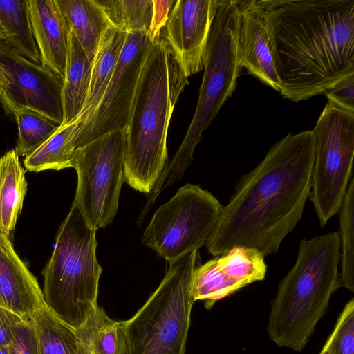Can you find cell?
<instances>
[{
  "instance_id": "1",
  "label": "cell",
  "mask_w": 354,
  "mask_h": 354,
  "mask_svg": "<svg viewBox=\"0 0 354 354\" xmlns=\"http://www.w3.org/2000/svg\"><path fill=\"white\" fill-rule=\"evenodd\" d=\"M314 160L312 131L288 133L243 175L205 245L213 256L234 247L264 257L277 252L300 221L310 194Z\"/></svg>"
},
{
  "instance_id": "2",
  "label": "cell",
  "mask_w": 354,
  "mask_h": 354,
  "mask_svg": "<svg viewBox=\"0 0 354 354\" xmlns=\"http://www.w3.org/2000/svg\"><path fill=\"white\" fill-rule=\"evenodd\" d=\"M281 94L297 102L354 74V0H277Z\"/></svg>"
},
{
  "instance_id": "3",
  "label": "cell",
  "mask_w": 354,
  "mask_h": 354,
  "mask_svg": "<svg viewBox=\"0 0 354 354\" xmlns=\"http://www.w3.org/2000/svg\"><path fill=\"white\" fill-rule=\"evenodd\" d=\"M188 84L165 37L151 41L125 128L124 180L150 194L168 164L167 136L175 105Z\"/></svg>"
},
{
  "instance_id": "4",
  "label": "cell",
  "mask_w": 354,
  "mask_h": 354,
  "mask_svg": "<svg viewBox=\"0 0 354 354\" xmlns=\"http://www.w3.org/2000/svg\"><path fill=\"white\" fill-rule=\"evenodd\" d=\"M337 231L301 239L296 261L280 281L271 302L267 330L280 347L301 351L342 286Z\"/></svg>"
},
{
  "instance_id": "5",
  "label": "cell",
  "mask_w": 354,
  "mask_h": 354,
  "mask_svg": "<svg viewBox=\"0 0 354 354\" xmlns=\"http://www.w3.org/2000/svg\"><path fill=\"white\" fill-rule=\"evenodd\" d=\"M96 230L73 203L57 234L44 272L47 307L62 322L79 328L97 306L102 269L97 262Z\"/></svg>"
},
{
  "instance_id": "6",
  "label": "cell",
  "mask_w": 354,
  "mask_h": 354,
  "mask_svg": "<svg viewBox=\"0 0 354 354\" xmlns=\"http://www.w3.org/2000/svg\"><path fill=\"white\" fill-rule=\"evenodd\" d=\"M237 0H221L209 35L198 103L184 139L160 176L167 187L180 179L193 162L202 133L215 119L237 86L242 66L236 44Z\"/></svg>"
},
{
  "instance_id": "7",
  "label": "cell",
  "mask_w": 354,
  "mask_h": 354,
  "mask_svg": "<svg viewBox=\"0 0 354 354\" xmlns=\"http://www.w3.org/2000/svg\"><path fill=\"white\" fill-rule=\"evenodd\" d=\"M198 251L169 263L158 288L129 319L122 321L127 354H185L194 299Z\"/></svg>"
},
{
  "instance_id": "8",
  "label": "cell",
  "mask_w": 354,
  "mask_h": 354,
  "mask_svg": "<svg viewBox=\"0 0 354 354\" xmlns=\"http://www.w3.org/2000/svg\"><path fill=\"white\" fill-rule=\"evenodd\" d=\"M311 131L314 160L308 198L324 227L338 213L353 177L354 110L328 100Z\"/></svg>"
},
{
  "instance_id": "9",
  "label": "cell",
  "mask_w": 354,
  "mask_h": 354,
  "mask_svg": "<svg viewBox=\"0 0 354 354\" xmlns=\"http://www.w3.org/2000/svg\"><path fill=\"white\" fill-rule=\"evenodd\" d=\"M125 129H117L77 148L71 167L77 174L73 203L97 230L113 220L124 181Z\"/></svg>"
},
{
  "instance_id": "10",
  "label": "cell",
  "mask_w": 354,
  "mask_h": 354,
  "mask_svg": "<svg viewBox=\"0 0 354 354\" xmlns=\"http://www.w3.org/2000/svg\"><path fill=\"white\" fill-rule=\"evenodd\" d=\"M223 205L211 192L187 184L155 212L142 243L169 263L205 245Z\"/></svg>"
},
{
  "instance_id": "11",
  "label": "cell",
  "mask_w": 354,
  "mask_h": 354,
  "mask_svg": "<svg viewBox=\"0 0 354 354\" xmlns=\"http://www.w3.org/2000/svg\"><path fill=\"white\" fill-rule=\"evenodd\" d=\"M151 41L147 34H127L111 79L101 102L81 127L77 148L111 131L125 129L144 59Z\"/></svg>"
},
{
  "instance_id": "12",
  "label": "cell",
  "mask_w": 354,
  "mask_h": 354,
  "mask_svg": "<svg viewBox=\"0 0 354 354\" xmlns=\"http://www.w3.org/2000/svg\"><path fill=\"white\" fill-rule=\"evenodd\" d=\"M236 44L242 68L280 92L277 0H237Z\"/></svg>"
},
{
  "instance_id": "13",
  "label": "cell",
  "mask_w": 354,
  "mask_h": 354,
  "mask_svg": "<svg viewBox=\"0 0 354 354\" xmlns=\"http://www.w3.org/2000/svg\"><path fill=\"white\" fill-rule=\"evenodd\" d=\"M0 64L9 82L4 96L0 97L6 111L28 109L61 125L63 80L19 54L6 41H0Z\"/></svg>"
},
{
  "instance_id": "14",
  "label": "cell",
  "mask_w": 354,
  "mask_h": 354,
  "mask_svg": "<svg viewBox=\"0 0 354 354\" xmlns=\"http://www.w3.org/2000/svg\"><path fill=\"white\" fill-rule=\"evenodd\" d=\"M215 257L196 266L192 274L194 301L205 300L207 309L218 300L265 279V257L255 248L234 247Z\"/></svg>"
},
{
  "instance_id": "15",
  "label": "cell",
  "mask_w": 354,
  "mask_h": 354,
  "mask_svg": "<svg viewBox=\"0 0 354 354\" xmlns=\"http://www.w3.org/2000/svg\"><path fill=\"white\" fill-rule=\"evenodd\" d=\"M221 0H178L164 37L188 77L205 67L211 28Z\"/></svg>"
},
{
  "instance_id": "16",
  "label": "cell",
  "mask_w": 354,
  "mask_h": 354,
  "mask_svg": "<svg viewBox=\"0 0 354 354\" xmlns=\"http://www.w3.org/2000/svg\"><path fill=\"white\" fill-rule=\"evenodd\" d=\"M0 306L24 321H31L47 306L35 277L15 252L10 239L0 233Z\"/></svg>"
},
{
  "instance_id": "17",
  "label": "cell",
  "mask_w": 354,
  "mask_h": 354,
  "mask_svg": "<svg viewBox=\"0 0 354 354\" xmlns=\"http://www.w3.org/2000/svg\"><path fill=\"white\" fill-rule=\"evenodd\" d=\"M41 64L64 77L70 29L55 0H26Z\"/></svg>"
},
{
  "instance_id": "18",
  "label": "cell",
  "mask_w": 354,
  "mask_h": 354,
  "mask_svg": "<svg viewBox=\"0 0 354 354\" xmlns=\"http://www.w3.org/2000/svg\"><path fill=\"white\" fill-rule=\"evenodd\" d=\"M127 34L109 26L103 32L92 62L91 80L85 104L78 116L84 124L99 106L117 65Z\"/></svg>"
},
{
  "instance_id": "19",
  "label": "cell",
  "mask_w": 354,
  "mask_h": 354,
  "mask_svg": "<svg viewBox=\"0 0 354 354\" xmlns=\"http://www.w3.org/2000/svg\"><path fill=\"white\" fill-rule=\"evenodd\" d=\"M91 69L92 62L70 31L62 90L63 121L61 125L68 123L82 111L88 92Z\"/></svg>"
},
{
  "instance_id": "20",
  "label": "cell",
  "mask_w": 354,
  "mask_h": 354,
  "mask_svg": "<svg viewBox=\"0 0 354 354\" xmlns=\"http://www.w3.org/2000/svg\"><path fill=\"white\" fill-rule=\"evenodd\" d=\"M27 191L25 170L15 149L0 158V233L10 239Z\"/></svg>"
},
{
  "instance_id": "21",
  "label": "cell",
  "mask_w": 354,
  "mask_h": 354,
  "mask_svg": "<svg viewBox=\"0 0 354 354\" xmlns=\"http://www.w3.org/2000/svg\"><path fill=\"white\" fill-rule=\"evenodd\" d=\"M71 32L93 62L105 30L110 26L95 0H55Z\"/></svg>"
},
{
  "instance_id": "22",
  "label": "cell",
  "mask_w": 354,
  "mask_h": 354,
  "mask_svg": "<svg viewBox=\"0 0 354 354\" xmlns=\"http://www.w3.org/2000/svg\"><path fill=\"white\" fill-rule=\"evenodd\" d=\"M82 122L77 115L55 132L39 148L24 158L27 170L39 172L71 167V160L77 148V141Z\"/></svg>"
},
{
  "instance_id": "23",
  "label": "cell",
  "mask_w": 354,
  "mask_h": 354,
  "mask_svg": "<svg viewBox=\"0 0 354 354\" xmlns=\"http://www.w3.org/2000/svg\"><path fill=\"white\" fill-rule=\"evenodd\" d=\"M76 330L87 354H127L122 322L111 319L98 306Z\"/></svg>"
},
{
  "instance_id": "24",
  "label": "cell",
  "mask_w": 354,
  "mask_h": 354,
  "mask_svg": "<svg viewBox=\"0 0 354 354\" xmlns=\"http://www.w3.org/2000/svg\"><path fill=\"white\" fill-rule=\"evenodd\" d=\"M0 27L9 46L23 57L40 64L26 0H0Z\"/></svg>"
},
{
  "instance_id": "25",
  "label": "cell",
  "mask_w": 354,
  "mask_h": 354,
  "mask_svg": "<svg viewBox=\"0 0 354 354\" xmlns=\"http://www.w3.org/2000/svg\"><path fill=\"white\" fill-rule=\"evenodd\" d=\"M39 354H87L76 329L50 309L41 308L32 319Z\"/></svg>"
},
{
  "instance_id": "26",
  "label": "cell",
  "mask_w": 354,
  "mask_h": 354,
  "mask_svg": "<svg viewBox=\"0 0 354 354\" xmlns=\"http://www.w3.org/2000/svg\"><path fill=\"white\" fill-rule=\"evenodd\" d=\"M109 25L126 34L147 35L152 16L151 0H95Z\"/></svg>"
},
{
  "instance_id": "27",
  "label": "cell",
  "mask_w": 354,
  "mask_h": 354,
  "mask_svg": "<svg viewBox=\"0 0 354 354\" xmlns=\"http://www.w3.org/2000/svg\"><path fill=\"white\" fill-rule=\"evenodd\" d=\"M339 218L342 286L354 292V178L352 177L338 211Z\"/></svg>"
},
{
  "instance_id": "28",
  "label": "cell",
  "mask_w": 354,
  "mask_h": 354,
  "mask_svg": "<svg viewBox=\"0 0 354 354\" xmlns=\"http://www.w3.org/2000/svg\"><path fill=\"white\" fill-rule=\"evenodd\" d=\"M18 126L16 150L26 156L35 151L58 129L59 124L28 109H15L12 113Z\"/></svg>"
},
{
  "instance_id": "29",
  "label": "cell",
  "mask_w": 354,
  "mask_h": 354,
  "mask_svg": "<svg viewBox=\"0 0 354 354\" xmlns=\"http://www.w3.org/2000/svg\"><path fill=\"white\" fill-rule=\"evenodd\" d=\"M323 348L328 354H354V299L345 305Z\"/></svg>"
},
{
  "instance_id": "30",
  "label": "cell",
  "mask_w": 354,
  "mask_h": 354,
  "mask_svg": "<svg viewBox=\"0 0 354 354\" xmlns=\"http://www.w3.org/2000/svg\"><path fill=\"white\" fill-rule=\"evenodd\" d=\"M9 349L10 354H39L32 320L17 324Z\"/></svg>"
},
{
  "instance_id": "31",
  "label": "cell",
  "mask_w": 354,
  "mask_h": 354,
  "mask_svg": "<svg viewBox=\"0 0 354 354\" xmlns=\"http://www.w3.org/2000/svg\"><path fill=\"white\" fill-rule=\"evenodd\" d=\"M152 16L147 37L151 41L158 39L161 36L162 30L165 28L169 19V10L172 8L175 1L173 0H151Z\"/></svg>"
},
{
  "instance_id": "32",
  "label": "cell",
  "mask_w": 354,
  "mask_h": 354,
  "mask_svg": "<svg viewBox=\"0 0 354 354\" xmlns=\"http://www.w3.org/2000/svg\"><path fill=\"white\" fill-rule=\"evenodd\" d=\"M324 94L328 100L354 110V74L340 81Z\"/></svg>"
},
{
  "instance_id": "33",
  "label": "cell",
  "mask_w": 354,
  "mask_h": 354,
  "mask_svg": "<svg viewBox=\"0 0 354 354\" xmlns=\"http://www.w3.org/2000/svg\"><path fill=\"white\" fill-rule=\"evenodd\" d=\"M22 320L15 313L0 306V347L10 345L15 327Z\"/></svg>"
},
{
  "instance_id": "34",
  "label": "cell",
  "mask_w": 354,
  "mask_h": 354,
  "mask_svg": "<svg viewBox=\"0 0 354 354\" xmlns=\"http://www.w3.org/2000/svg\"><path fill=\"white\" fill-rule=\"evenodd\" d=\"M9 86L7 75L0 64V97L4 96L6 89Z\"/></svg>"
},
{
  "instance_id": "35",
  "label": "cell",
  "mask_w": 354,
  "mask_h": 354,
  "mask_svg": "<svg viewBox=\"0 0 354 354\" xmlns=\"http://www.w3.org/2000/svg\"><path fill=\"white\" fill-rule=\"evenodd\" d=\"M0 354H10L9 346L0 347Z\"/></svg>"
},
{
  "instance_id": "36",
  "label": "cell",
  "mask_w": 354,
  "mask_h": 354,
  "mask_svg": "<svg viewBox=\"0 0 354 354\" xmlns=\"http://www.w3.org/2000/svg\"><path fill=\"white\" fill-rule=\"evenodd\" d=\"M0 41H6L5 35L0 27Z\"/></svg>"
},
{
  "instance_id": "37",
  "label": "cell",
  "mask_w": 354,
  "mask_h": 354,
  "mask_svg": "<svg viewBox=\"0 0 354 354\" xmlns=\"http://www.w3.org/2000/svg\"><path fill=\"white\" fill-rule=\"evenodd\" d=\"M319 354H328L324 348L321 351Z\"/></svg>"
}]
</instances>
